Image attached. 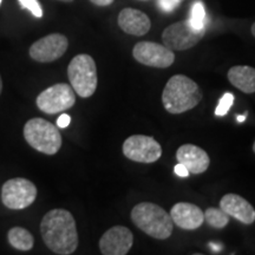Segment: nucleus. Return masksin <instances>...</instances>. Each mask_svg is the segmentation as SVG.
I'll list each match as a JSON object with an SVG mask.
<instances>
[{
	"instance_id": "nucleus-31",
	"label": "nucleus",
	"mask_w": 255,
	"mask_h": 255,
	"mask_svg": "<svg viewBox=\"0 0 255 255\" xmlns=\"http://www.w3.org/2000/svg\"><path fill=\"white\" fill-rule=\"evenodd\" d=\"M59 1H64V2H71L73 0H59Z\"/></svg>"
},
{
	"instance_id": "nucleus-19",
	"label": "nucleus",
	"mask_w": 255,
	"mask_h": 255,
	"mask_svg": "<svg viewBox=\"0 0 255 255\" xmlns=\"http://www.w3.org/2000/svg\"><path fill=\"white\" fill-rule=\"evenodd\" d=\"M205 220L210 227L222 229L228 225L229 215L221 208H208L205 212Z\"/></svg>"
},
{
	"instance_id": "nucleus-15",
	"label": "nucleus",
	"mask_w": 255,
	"mask_h": 255,
	"mask_svg": "<svg viewBox=\"0 0 255 255\" xmlns=\"http://www.w3.org/2000/svg\"><path fill=\"white\" fill-rule=\"evenodd\" d=\"M220 208L245 225H252L255 221L254 207L238 194H226L220 201Z\"/></svg>"
},
{
	"instance_id": "nucleus-14",
	"label": "nucleus",
	"mask_w": 255,
	"mask_h": 255,
	"mask_svg": "<svg viewBox=\"0 0 255 255\" xmlns=\"http://www.w3.org/2000/svg\"><path fill=\"white\" fill-rule=\"evenodd\" d=\"M176 159L188 169L189 174L195 175L205 173L210 164L208 154L194 144L181 145L176 151Z\"/></svg>"
},
{
	"instance_id": "nucleus-24",
	"label": "nucleus",
	"mask_w": 255,
	"mask_h": 255,
	"mask_svg": "<svg viewBox=\"0 0 255 255\" xmlns=\"http://www.w3.org/2000/svg\"><path fill=\"white\" fill-rule=\"evenodd\" d=\"M70 122H71V117H70L69 115L63 114L60 115L59 119L57 120V126H58V128H66L70 124Z\"/></svg>"
},
{
	"instance_id": "nucleus-21",
	"label": "nucleus",
	"mask_w": 255,
	"mask_h": 255,
	"mask_svg": "<svg viewBox=\"0 0 255 255\" xmlns=\"http://www.w3.org/2000/svg\"><path fill=\"white\" fill-rule=\"evenodd\" d=\"M233 103H234V96H233L231 92H226V94L222 96L221 100H220L218 107H216L215 109L216 116H225L232 108Z\"/></svg>"
},
{
	"instance_id": "nucleus-8",
	"label": "nucleus",
	"mask_w": 255,
	"mask_h": 255,
	"mask_svg": "<svg viewBox=\"0 0 255 255\" xmlns=\"http://www.w3.org/2000/svg\"><path fill=\"white\" fill-rule=\"evenodd\" d=\"M206 28L197 30L189 21H178L171 24L162 33L163 44L171 51H184L195 46L202 39Z\"/></svg>"
},
{
	"instance_id": "nucleus-7",
	"label": "nucleus",
	"mask_w": 255,
	"mask_h": 255,
	"mask_svg": "<svg viewBox=\"0 0 255 255\" xmlns=\"http://www.w3.org/2000/svg\"><path fill=\"white\" fill-rule=\"evenodd\" d=\"M37 107L43 113L49 115L72 108L76 103V96L72 87L65 83H59L47 88L37 97Z\"/></svg>"
},
{
	"instance_id": "nucleus-16",
	"label": "nucleus",
	"mask_w": 255,
	"mask_h": 255,
	"mask_svg": "<svg viewBox=\"0 0 255 255\" xmlns=\"http://www.w3.org/2000/svg\"><path fill=\"white\" fill-rule=\"evenodd\" d=\"M119 25L126 33L141 37L150 30L151 21L142 11L135 8H124L119 14Z\"/></svg>"
},
{
	"instance_id": "nucleus-26",
	"label": "nucleus",
	"mask_w": 255,
	"mask_h": 255,
	"mask_svg": "<svg viewBox=\"0 0 255 255\" xmlns=\"http://www.w3.org/2000/svg\"><path fill=\"white\" fill-rule=\"evenodd\" d=\"M92 4L97 6H109L114 2V0H90Z\"/></svg>"
},
{
	"instance_id": "nucleus-32",
	"label": "nucleus",
	"mask_w": 255,
	"mask_h": 255,
	"mask_svg": "<svg viewBox=\"0 0 255 255\" xmlns=\"http://www.w3.org/2000/svg\"><path fill=\"white\" fill-rule=\"evenodd\" d=\"M253 151L255 152V142H254V144H253Z\"/></svg>"
},
{
	"instance_id": "nucleus-27",
	"label": "nucleus",
	"mask_w": 255,
	"mask_h": 255,
	"mask_svg": "<svg viewBox=\"0 0 255 255\" xmlns=\"http://www.w3.org/2000/svg\"><path fill=\"white\" fill-rule=\"evenodd\" d=\"M209 247L212 248V251H214L215 253H218V252H221V250H222L221 245H220V244H215V242H210Z\"/></svg>"
},
{
	"instance_id": "nucleus-4",
	"label": "nucleus",
	"mask_w": 255,
	"mask_h": 255,
	"mask_svg": "<svg viewBox=\"0 0 255 255\" xmlns=\"http://www.w3.org/2000/svg\"><path fill=\"white\" fill-rule=\"evenodd\" d=\"M26 142L37 151L45 155H55L62 146V135L58 128L44 119H32L24 127Z\"/></svg>"
},
{
	"instance_id": "nucleus-6",
	"label": "nucleus",
	"mask_w": 255,
	"mask_h": 255,
	"mask_svg": "<svg viewBox=\"0 0 255 255\" xmlns=\"http://www.w3.org/2000/svg\"><path fill=\"white\" fill-rule=\"evenodd\" d=\"M37 187L30 180L23 177L6 181L1 189L2 203L9 209H24L34 202Z\"/></svg>"
},
{
	"instance_id": "nucleus-11",
	"label": "nucleus",
	"mask_w": 255,
	"mask_h": 255,
	"mask_svg": "<svg viewBox=\"0 0 255 255\" xmlns=\"http://www.w3.org/2000/svg\"><path fill=\"white\" fill-rule=\"evenodd\" d=\"M69 46L68 38L60 33H52L34 41L30 47L32 59L39 63H51L59 59Z\"/></svg>"
},
{
	"instance_id": "nucleus-9",
	"label": "nucleus",
	"mask_w": 255,
	"mask_h": 255,
	"mask_svg": "<svg viewBox=\"0 0 255 255\" xmlns=\"http://www.w3.org/2000/svg\"><path fill=\"white\" fill-rule=\"evenodd\" d=\"M123 154L138 163H154L162 156V146L154 137L132 135L123 143Z\"/></svg>"
},
{
	"instance_id": "nucleus-3",
	"label": "nucleus",
	"mask_w": 255,
	"mask_h": 255,
	"mask_svg": "<svg viewBox=\"0 0 255 255\" xmlns=\"http://www.w3.org/2000/svg\"><path fill=\"white\" fill-rule=\"evenodd\" d=\"M131 220L149 237L165 240L173 234L174 221L169 213L155 203L142 202L131 210Z\"/></svg>"
},
{
	"instance_id": "nucleus-17",
	"label": "nucleus",
	"mask_w": 255,
	"mask_h": 255,
	"mask_svg": "<svg viewBox=\"0 0 255 255\" xmlns=\"http://www.w3.org/2000/svg\"><path fill=\"white\" fill-rule=\"evenodd\" d=\"M229 82L245 94L255 92V69L246 65L233 66L228 71Z\"/></svg>"
},
{
	"instance_id": "nucleus-28",
	"label": "nucleus",
	"mask_w": 255,
	"mask_h": 255,
	"mask_svg": "<svg viewBox=\"0 0 255 255\" xmlns=\"http://www.w3.org/2000/svg\"><path fill=\"white\" fill-rule=\"evenodd\" d=\"M245 120H246V115H244V116H238V122H244Z\"/></svg>"
},
{
	"instance_id": "nucleus-30",
	"label": "nucleus",
	"mask_w": 255,
	"mask_h": 255,
	"mask_svg": "<svg viewBox=\"0 0 255 255\" xmlns=\"http://www.w3.org/2000/svg\"><path fill=\"white\" fill-rule=\"evenodd\" d=\"M2 91V81H1V77H0V94H1Z\"/></svg>"
},
{
	"instance_id": "nucleus-22",
	"label": "nucleus",
	"mask_w": 255,
	"mask_h": 255,
	"mask_svg": "<svg viewBox=\"0 0 255 255\" xmlns=\"http://www.w3.org/2000/svg\"><path fill=\"white\" fill-rule=\"evenodd\" d=\"M19 4L25 9H28L36 18L43 17V9L38 0H18Z\"/></svg>"
},
{
	"instance_id": "nucleus-25",
	"label": "nucleus",
	"mask_w": 255,
	"mask_h": 255,
	"mask_svg": "<svg viewBox=\"0 0 255 255\" xmlns=\"http://www.w3.org/2000/svg\"><path fill=\"white\" fill-rule=\"evenodd\" d=\"M174 170H175V174H176L177 176H180V177H187L188 175H189V171H188V169L181 163L175 165Z\"/></svg>"
},
{
	"instance_id": "nucleus-13",
	"label": "nucleus",
	"mask_w": 255,
	"mask_h": 255,
	"mask_svg": "<svg viewBox=\"0 0 255 255\" xmlns=\"http://www.w3.org/2000/svg\"><path fill=\"white\" fill-rule=\"evenodd\" d=\"M170 216L175 225L184 231H194L205 222V213L193 203L178 202L171 208Z\"/></svg>"
},
{
	"instance_id": "nucleus-18",
	"label": "nucleus",
	"mask_w": 255,
	"mask_h": 255,
	"mask_svg": "<svg viewBox=\"0 0 255 255\" xmlns=\"http://www.w3.org/2000/svg\"><path fill=\"white\" fill-rule=\"evenodd\" d=\"M9 245L18 251H30L34 245V239L27 229L23 227H13L7 233Z\"/></svg>"
},
{
	"instance_id": "nucleus-12",
	"label": "nucleus",
	"mask_w": 255,
	"mask_h": 255,
	"mask_svg": "<svg viewBox=\"0 0 255 255\" xmlns=\"http://www.w3.org/2000/svg\"><path fill=\"white\" fill-rule=\"evenodd\" d=\"M132 245V232L123 226H115L102 235L100 250L104 255H126L131 250Z\"/></svg>"
},
{
	"instance_id": "nucleus-23",
	"label": "nucleus",
	"mask_w": 255,
	"mask_h": 255,
	"mask_svg": "<svg viewBox=\"0 0 255 255\" xmlns=\"http://www.w3.org/2000/svg\"><path fill=\"white\" fill-rule=\"evenodd\" d=\"M181 1L182 0H158L157 5L165 13H170L181 4Z\"/></svg>"
},
{
	"instance_id": "nucleus-5",
	"label": "nucleus",
	"mask_w": 255,
	"mask_h": 255,
	"mask_svg": "<svg viewBox=\"0 0 255 255\" xmlns=\"http://www.w3.org/2000/svg\"><path fill=\"white\" fill-rule=\"evenodd\" d=\"M68 76L73 91L79 97L88 98L95 94L98 78L96 63L91 56L82 53L72 58L69 64Z\"/></svg>"
},
{
	"instance_id": "nucleus-29",
	"label": "nucleus",
	"mask_w": 255,
	"mask_h": 255,
	"mask_svg": "<svg viewBox=\"0 0 255 255\" xmlns=\"http://www.w3.org/2000/svg\"><path fill=\"white\" fill-rule=\"evenodd\" d=\"M251 31H252V34H253V36L255 37V23L252 25V28H251Z\"/></svg>"
},
{
	"instance_id": "nucleus-1",
	"label": "nucleus",
	"mask_w": 255,
	"mask_h": 255,
	"mask_svg": "<svg viewBox=\"0 0 255 255\" xmlns=\"http://www.w3.org/2000/svg\"><path fill=\"white\" fill-rule=\"evenodd\" d=\"M40 234L53 253L70 255L78 247V232L76 221L69 210L52 209L44 215L40 222Z\"/></svg>"
},
{
	"instance_id": "nucleus-2",
	"label": "nucleus",
	"mask_w": 255,
	"mask_h": 255,
	"mask_svg": "<svg viewBox=\"0 0 255 255\" xmlns=\"http://www.w3.org/2000/svg\"><path fill=\"white\" fill-rule=\"evenodd\" d=\"M202 100V92L193 79L184 75H175L169 79L163 92L162 103L168 113L178 115L195 108Z\"/></svg>"
},
{
	"instance_id": "nucleus-10",
	"label": "nucleus",
	"mask_w": 255,
	"mask_h": 255,
	"mask_svg": "<svg viewBox=\"0 0 255 255\" xmlns=\"http://www.w3.org/2000/svg\"><path fill=\"white\" fill-rule=\"evenodd\" d=\"M132 56L137 62L151 68L165 69L173 65L175 55L170 49L152 41L137 43L132 50Z\"/></svg>"
},
{
	"instance_id": "nucleus-20",
	"label": "nucleus",
	"mask_w": 255,
	"mask_h": 255,
	"mask_svg": "<svg viewBox=\"0 0 255 255\" xmlns=\"http://www.w3.org/2000/svg\"><path fill=\"white\" fill-rule=\"evenodd\" d=\"M207 14L205 6H203L202 1L197 0L191 6V12H190V18L189 23L193 27L197 28V30H202V28H206V23H207Z\"/></svg>"
},
{
	"instance_id": "nucleus-33",
	"label": "nucleus",
	"mask_w": 255,
	"mask_h": 255,
	"mask_svg": "<svg viewBox=\"0 0 255 255\" xmlns=\"http://www.w3.org/2000/svg\"><path fill=\"white\" fill-rule=\"evenodd\" d=\"M1 1H2V0H0V5H1Z\"/></svg>"
}]
</instances>
